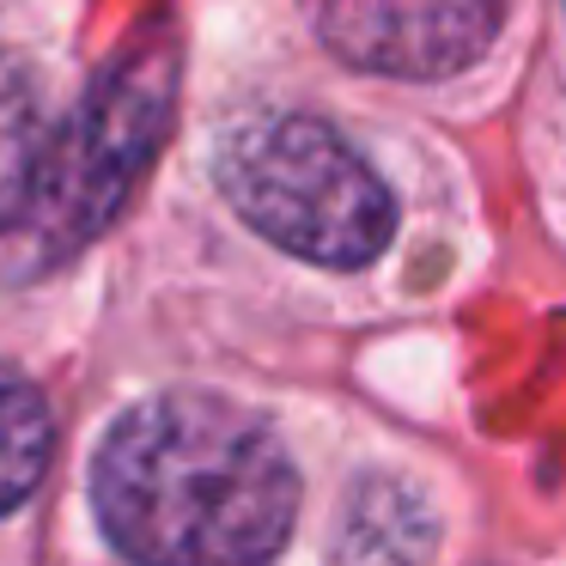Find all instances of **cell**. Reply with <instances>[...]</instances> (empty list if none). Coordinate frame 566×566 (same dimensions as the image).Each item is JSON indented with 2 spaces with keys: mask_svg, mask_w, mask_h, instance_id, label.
<instances>
[{
  "mask_svg": "<svg viewBox=\"0 0 566 566\" xmlns=\"http://www.w3.org/2000/svg\"><path fill=\"white\" fill-rule=\"evenodd\" d=\"M92 500L135 560L250 566L293 530L298 475L256 415L220 396H159L116 420Z\"/></svg>",
  "mask_w": 566,
  "mask_h": 566,
  "instance_id": "cell-1",
  "label": "cell"
},
{
  "mask_svg": "<svg viewBox=\"0 0 566 566\" xmlns=\"http://www.w3.org/2000/svg\"><path fill=\"white\" fill-rule=\"evenodd\" d=\"M220 189L269 244L323 269H366L396 232L384 177L317 116H256L220 153Z\"/></svg>",
  "mask_w": 566,
  "mask_h": 566,
  "instance_id": "cell-2",
  "label": "cell"
},
{
  "mask_svg": "<svg viewBox=\"0 0 566 566\" xmlns=\"http://www.w3.org/2000/svg\"><path fill=\"white\" fill-rule=\"evenodd\" d=\"M159 116H165V80L147 62L104 80L86 111L67 128H55V153L38 189L43 226L92 232L98 220H111L128 177L140 171L147 147L159 140Z\"/></svg>",
  "mask_w": 566,
  "mask_h": 566,
  "instance_id": "cell-3",
  "label": "cell"
},
{
  "mask_svg": "<svg viewBox=\"0 0 566 566\" xmlns=\"http://www.w3.org/2000/svg\"><path fill=\"white\" fill-rule=\"evenodd\" d=\"M505 0H323V43L354 67L396 80H444L500 31Z\"/></svg>",
  "mask_w": 566,
  "mask_h": 566,
  "instance_id": "cell-4",
  "label": "cell"
},
{
  "mask_svg": "<svg viewBox=\"0 0 566 566\" xmlns=\"http://www.w3.org/2000/svg\"><path fill=\"white\" fill-rule=\"evenodd\" d=\"M50 153H55V128L38 80L19 62H0V232L38 208Z\"/></svg>",
  "mask_w": 566,
  "mask_h": 566,
  "instance_id": "cell-5",
  "label": "cell"
},
{
  "mask_svg": "<svg viewBox=\"0 0 566 566\" xmlns=\"http://www.w3.org/2000/svg\"><path fill=\"white\" fill-rule=\"evenodd\" d=\"M50 444H55V420L43 390L31 378H19L13 366H0V512L31 500V488L50 469Z\"/></svg>",
  "mask_w": 566,
  "mask_h": 566,
  "instance_id": "cell-6",
  "label": "cell"
},
{
  "mask_svg": "<svg viewBox=\"0 0 566 566\" xmlns=\"http://www.w3.org/2000/svg\"><path fill=\"white\" fill-rule=\"evenodd\" d=\"M560 7H566V0H560Z\"/></svg>",
  "mask_w": 566,
  "mask_h": 566,
  "instance_id": "cell-7",
  "label": "cell"
}]
</instances>
